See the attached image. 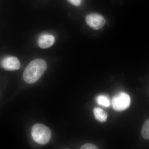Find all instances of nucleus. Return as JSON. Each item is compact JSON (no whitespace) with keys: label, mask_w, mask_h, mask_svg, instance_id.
<instances>
[{"label":"nucleus","mask_w":149,"mask_h":149,"mask_svg":"<svg viewBox=\"0 0 149 149\" xmlns=\"http://www.w3.org/2000/svg\"><path fill=\"white\" fill-rule=\"evenodd\" d=\"M86 22L90 27L95 30L102 29L106 22L103 17L101 15L95 13L90 14L87 15Z\"/></svg>","instance_id":"4"},{"label":"nucleus","mask_w":149,"mask_h":149,"mask_svg":"<svg viewBox=\"0 0 149 149\" xmlns=\"http://www.w3.org/2000/svg\"><path fill=\"white\" fill-rule=\"evenodd\" d=\"M141 134L144 139L149 140V118L144 123L141 130Z\"/></svg>","instance_id":"9"},{"label":"nucleus","mask_w":149,"mask_h":149,"mask_svg":"<svg viewBox=\"0 0 149 149\" xmlns=\"http://www.w3.org/2000/svg\"><path fill=\"white\" fill-rule=\"evenodd\" d=\"M47 68V63L44 60L41 58L34 60L24 70L23 79L29 84L35 83L42 77Z\"/></svg>","instance_id":"1"},{"label":"nucleus","mask_w":149,"mask_h":149,"mask_svg":"<svg viewBox=\"0 0 149 149\" xmlns=\"http://www.w3.org/2000/svg\"><path fill=\"white\" fill-rule=\"evenodd\" d=\"M68 1L75 6H79L81 5L82 3V0H67Z\"/></svg>","instance_id":"11"},{"label":"nucleus","mask_w":149,"mask_h":149,"mask_svg":"<svg viewBox=\"0 0 149 149\" xmlns=\"http://www.w3.org/2000/svg\"><path fill=\"white\" fill-rule=\"evenodd\" d=\"M112 103L113 108L116 111H122L125 110L130 106V96L126 93H120L113 97Z\"/></svg>","instance_id":"3"},{"label":"nucleus","mask_w":149,"mask_h":149,"mask_svg":"<svg viewBox=\"0 0 149 149\" xmlns=\"http://www.w3.org/2000/svg\"><path fill=\"white\" fill-rule=\"evenodd\" d=\"M81 149H98L96 146L93 144H86L83 145L80 148Z\"/></svg>","instance_id":"10"},{"label":"nucleus","mask_w":149,"mask_h":149,"mask_svg":"<svg viewBox=\"0 0 149 149\" xmlns=\"http://www.w3.org/2000/svg\"><path fill=\"white\" fill-rule=\"evenodd\" d=\"M96 102L99 105L105 107H108L110 104L109 99L104 95H100L97 97Z\"/></svg>","instance_id":"8"},{"label":"nucleus","mask_w":149,"mask_h":149,"mask_svg":"<svg viewBox=\"0 0 149 149\" xmlns=\"http://www.w3.org/2000/svg\"><path fill=\"white\" fill-rule=\"evenodd\" d=\"M95 118L100 122H105L107 118V113L100 108H95L94 109Z\"/></svg>","instance_id":"7"},{"label":"nucleus","mask_w":149,"mask_h":149,"mask_svg":"<svg viewBox=\"0 0 149 149\" xmlns=\"http://www.w3.org/2000/svg\"><path fill=\"white\" fill-rule=\"evenodd\" d=\"M32 139L37 143L45 145L50 140L52 132L50 129L42 124H35L32 129Z\"/></svg>","instance_id":"2"},{"label":"nucleus","mask_w":149,"mask_h":149,"mask_svg":"<svg viewBox=\"0 0 149 149\" xmlns=\"http://www.w3.org/2000/svg\"><path fill=\"white\" fill-rule=\"evenodd\" d=\"M1 66L6 70L14 71L20 68V63L17 58L8 56L5 58L2 61Z\"/></svg>","instance_id":"5"},{"label":"nucleus","mask_w":149,"mask_h":149,"mask_svg":"<svg viewBox=\"0 0 149 149\" xmlns=\"http://www.w3.org/2000/svg\"><path fill=\"white\" fill-rule=\"evenodd\" d=\"M55 38L52 35L49 34L41 35L38 39V45L42 49L50 47L54 45Z\"/></svg>","instance_id":"6"}]
</instances>
